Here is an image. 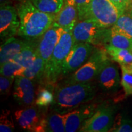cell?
Wrapping results in <instances>:
<instances>
[{
	"label": "cell",
	"instance_id": "obj_19",
	"mask_svg": "<svg viewBox=\"0 0 132 132\" xmlns=\"http://www.w3.org/2000/svg\"><path fill=\"white\" fill-rule=\"evenodd\" d=\"M45 67L46 63L37 52L34 61L30 65L26 67L23 76L29 78L34 83L40 84L44 80Z\"/></svg>",
	"mask_w": 132,
	"mask_h": 132
},
{
	"label": "cell",
	"instance_id": "obj_17",
	"mask_svg": "<svg viewBox=\"0 0 132 132\" xmlns=\"http://www.w3.org/2000/svg\"><path fill=\"white\" fill-rule=\"evenodd\" d=\"M26 40L23 41L15 37L5 40L0 48V64L14 60V57L20 52L25 45Z\"/></svg>",
	"mask_w": 132,
	"mask_h": 132
},
{
	"label": "cell",
	"instance_id": "obj_2",
	"mask_svg": "<svg viewBox=\"0 0 132 132\" xmlns=\"http://www.w3.org/2000/svg\"><path fill=\"white\" fill-rule=\"evenodd\" d=\"M95 83L92 81L62 84L56 86L52 111L65 114L94 98L97 91Z\"/></svg>",
	"mask_w": 132,
	"mask_h": 132
},
{
	"label": "cell",
	"instance_id": "obj_23",
	"mask_svg": "<svg viewBox=\"0 0 132 132\" xmlns=\"http://www.w3.org/2000/svg\"><path fill=\"white\" fill-rule=\"evenodd\" d=\"M104 47L111 60L118 62L120 65L132 63V51L110 45H106Z\"/></svg>",
	"mask_w": 132,
	"mask_h": 132
},
{
	"label": "cell",
	"instance_id": "obj_6",
	"mask_svg": "<svg viewBox=\"0 0 132 132\" xmlns=\"http://www.w3.org/2000/svg\"><path fill=\"white\" fill-rule=\"evenodd\" d=\"M116 109L113 105L103 103L85 120L80 131L81 132H106L113 126Z\"/></svg>",
	"mask_w": 132,
	"mask_h": 132
},
{
	"label": "cell",
	"instance_id": "obj_18",
	"mask_svg": "<svg viewBox=\"0 0 132 132\" xmlns=\"http://www.w3.org/2000/svg\"><path fill=\"white\" fill-rule=\"evenodd\" d=\"M106 45L132 51V40L115 31L111 27L107 28L103 42V47Z\"/></svg>",
	"mask_w": 132,
	"mask_h": 132
},
{
	"label": "cell",
	"instance_id": "obj_29",
	"mask_svg": "<svg viewBox=\"0 0 132 132\" xmlns=\"http://www.w3.org/2000/svg\"><path fill=\"white\" fill-rule=\"evenodd\" d=\"M92 0H75L78 11V20H85Z\"/></svg>",
	"mask_w": 132,
	"mask_h": 132
},
{
	"label": "cell",
	"instance_id": "obj_22",
	"mask_svg": "<svg viewBox=\"0 0 132 132\" xmlns=\"http://www.w3.org/2000/svg\"><path fill=\"white\" fill-rule=\"evenodd\" d=\"M111 28L132 40V8L120 15Z\"/></svg>",
	"mask_w": 132,
	"mask_h": 132
},
{
	"label": "cell",
	"instance_id": "obj_1",
	"mask_svg": "<svg viewBox=\"0 0 132 132\" xmlns=\"http://www.w3.org/2000/svg\"><path fill=\"white\" fill-rule=\"evenodd\" d=\"M20 22L18 36L29 41H37L52 25L56 15L38 9L31 0H23L16 4Z\"/></svg>",
	"mask_w": 132,
	"mask_h": 132
},
{
	"label": "cell",
	"instance_id": "obj_14",
	"mask_svg": "<svg viewBox=\"0 0 132 132\" xmlns=\"http://www.w3.org/2000/svg\"><path fill=\"white\" fill-rule=\"evenodd\" d=\"M14 116L21 128L26 131H34L42 115L36 106H29L16 111Z\"/></svg>",
	"mask_w": 132,
	"mask_h": 132
},
{
	"label": "cell",
	"instance_id": "obj_26",
	"mask_svg": "<svg viewBox=\"0 0 132 132\" xmlns=\"http://www.w3.org/2000/svg\"><path fill=\"white\" fill-rule=\"evenodd\" d=\"M122 78L120 85L126 95H132V63L120 65Z\"/></svg>",
	"mask_w": 132,
	"mask_h": 132
},
{
	"label": "cell",
	"instance_id": "obj_20",
	"mask_svg": "<svg viewBox=\"0 0 132 132\" xmlns=\"http://www.w3.org/2000/svg\"><path fill=\"white\" fill-rule=\"evenodd\" d=\"M39 40H26L25 45L15 57L14 61L24 67L32 63L37 53V45Z\"/></svg>",
	"mask_w": 132,
	"mask_h": 132
},
{
	"label": "cell",
	"instance_id": "obj_13",
	"mask_svg": "<svg viewBox=\"0 0 132 132\" xmlns=\"http://www.w3.org/2000/svg\"><path fill=\"white\" fill-rule=\"evenodd\" d=\"M78 20V11L75 0H64L62 8L56 15L54 22L64 31H72Z\"/></svg>",
	"mask_w": 132,
	"mask_h": 132
},
{
	"label": "cell",
	"instance_id": "obj_3",
	"mask_svg": "<svg viewBox=\"0 0 132 132\" xmlns=\"http://www.w3.org/2000/svg\"><path fill=\"white\" fill-rule=\"evenodd\" d=\"M111 59L103 46L95 47L87 61L64 81V84L92 81L98 77L105 66L111 63Z\"/></svg>",
	"mask_w": 132,
	"mask_h": 132
},
{
	"label": "cell",
	"instance_id": "obj_25",
	"mask_svg": "<svg viewBox=\"0 0 132 132\" xmlns=\"http://www.w3.org/2000/svg\"><path fill=\"white\" fill-rule=\"evenodd\" d=\"M26 67H23L14 60L10 61L1 65V75L15 78L19 76H23Z\"/></svg>",
	"mask_w": 132,
	"mask_h": 132
},
{
	"label": "cell",
	"instance_id": "obj_9",
	"mask_svg": "<svg viewBox=\"0 0 132 132\" xmlns=\"http://www.w3.org/2000/svg\"><path fill=\"white\" fill-rule=\"evenodd\" d=\"M20 19L16 7L9 4L0 8V38L4 42L9 38L18 35Z\"/></svg>",
	"mask_w": 132,
	"mask_h": 132
},
{
	"label": "cell",
	"instance_id": "obj_15",
	"mask_svg": "<svg viewBox=\"0 0 132 132\" xmlns=\"http://www.w3.org/2000/svg\"><path fill=\"white\" fill-rule=\"evenodd\" d=\"M99 86L105 92H115L121 82L118 67L111 62L103 69L98 76Z\"/></svg>",
	"mask_w": 132,
	"mask_h": 132
},
{
	"label": "cell",
	"instance_id": "obj_12",
	"mask_svg": "<svg viewBox=\"0 0 132 132\" xmlns=\"http://www.w3.org/2000/svg\"><path fill=\"white\" fill-rule=\"evenodd\" d=\"M13 96L20 105L29 106L34 104L35 101L34 82L24 76L16 77L14 81Z\"/></svg>",
	"mask_w": 132,
	"mask_h": 132
},
{
	"label": "cell",
	"instance_id": "obj_33",
	"mask_svg": "<svg viewBox=\"0 0 132 132\" xmlns=\"http://www.w3.org/2000/svg\"><path fill=\"white\" fill-rule=\"evenodd\" d=\"M19 1H23V0H19Z\"/></svg>",
	"mask_w": 132,
	"mask_h": 132
},
{
	"label": "cell",
	"instance_id": "obj_8",
	"mask_svg": "<svg viewBox=\"0 0 132 132\" xmlns=\"http://www.w3.org/2000/svg\"><path fill=\"white\" fill-rule=\"evenodd\" d=\"M95 47L89 43H75L64 61L61 75H68L78 70L89 58Z\"/></svg>",
	"mask_w": 132,
	"mask_h": 132
},
{
	"label": "cell",
	"instance_id": "obj_31",
	"mask_svg": "<svg viewBox=\"0 0 132 132\" xmlns=\"http://www.w3.org/2000/svg\"><path fill=\"white\" fill-rule=\"evenodd\" d=\"M116 7L120 14L130 11L132 8V0H110Z\"/></svg>",
	"mask_w": 132,
	"mask_h": 132
},
{
	"label": "cell",
	"instance_id": "obj_7",
	"mask_svg": "<svg viewBox=\"0 0 132 132\" xmlns=\"http://www.w3.org/2000/svg\"><path fill=\"white\" fill-rule=\"evenodd\" d=\"M106 29L91 19L78 20L72 29L75 44L86 42L95 47L103 46Z\"/></svg>",
	"mask_w": 132,
	"mask_h": 132
},
{
	"label": "cell",
	"instance_id": "obj_30",
	"mask_svg": "<svg viewBox=\"0 0 132 132\" xmlns=\"http://www.w3.org/2000/svg\"><path fill=\"white\" fill-rule=\"evenodd\" d=\"M14 78L1 75L0 77V92L1 95H8L11 91Z\"/></svg>",
	"mask_w": 132,
	"mask_h": 132
},
{
	"label": "cell",
	"instance_id": "obj_5",
	"mask_svg": "<svg viewBox=\"0 0 132 132\" xmlns=\"http://www.w3.org/2000/svg\"><path fill=\"white\" fill-rule=\"evenodd\" d=\"M120 15L110 0H92L86 19H91L101 27L109 28L116 23Z\"/></svg>",
	"mask_w": 132,
	"mask_h": 132
},
{
	"label": "cell",
	"instance_id": "obj_32",
	"mask_svg": "<svg viewBox=\"0 0 132 132\" xmlns=\"http://www.w3.org/2000/svg\"><path fill=\"white\" fill-rule=\"evenodd\" d=\"M11 0H0V4L1 6H5V5H8L11 2Z\"/></svg>",
	"mask_w": 132,
	"mask_h": 132
},
{
	"label": "cell",
	"instance_id": "obj_11",
	"mask_svg": "<svg viewBox=\"0 0 132 132\" xmlns=\"http://www.w3.org/2000/svg\"><path fill=\"white\" fill-rule=\"evenodd\" d=\"M98 106L96 103H86V105L83 104L78 108L65 113V131H80L85 120L94 113Z\"/></svg>",
	"mask_w": 132,
	"mask_h": 132
},
{
	"label": "cell",
	"instance_id": "obj_21",
	"mask_svg": "<svg viewBox=\"0 0 132 132\" xmlns=\"http://www.w3.org/2000/svg\"><path fill=\"white\" fill-rule=\"evenodd\" d=\"M54 85L42 82L40 84L36 92V97L34 104L35 105L44 108L51 105L54 100Z\"/></svg>",
	"mask_w": 132,
	"mask_h": 132
},
{
	"label": "cell",
	"instance_id": "obj_4",
	"mask_svg": "<svg viewBox=\"0 0 132 132\" xmlns=\"http://www.w3.org/2000/svg\"><path fill=\"white\" fill-rule=\"evenodd\" d=\"M74 44L72 30L64 31L46 64L45 75L42 82L55 85L57 79L62 75L64 61Z\"/></svg>",
	"mask_w": 132,
	"mask_h": 132
},
{
	"label": "cell",
	"instance_id": "obj_24",
	"mask_svg": "<svg viewBox=\"0 0 132 132\" xmlns=\"http://www.w3.org/2000/svg\"><path fill=\"white\" fill-rule=\"evenodd\" d=\"M32 4L42 12L56 15L64 4V0H31Z\"/></svg>",
	"mask_w": 132,
	"mask_h": 132
},
{
	"label": "cell",
	"instance_id": "obj_28",
	"mask_svg": "<svg viewBox=\"0 0 132 132\" xmlns=\"http://www.w3.org/2000/svg\"><path fill=\"white\" fill-rule=\"evenodd\" d=\"M15 130V125L11 112L8 110H3L0 117V131L12 132Z\"/></svg>",
	"mask_w": 132,
	"mask_h": 132
},
{
	"label": "cell",
	"instance_id": "obj_27",
	"mask_svg": "<svg viewBox=\"0 0 132 132\" xmlns=\"http://www.w3.org/2000/svg\"><path fill=\"white\" fill-rule=\"evenodd\" d=\"M110 131L132 132V122L118 116L114 118L113 126Z\"/></svg>",
	"mask_w": 132,
	"mask_h": 132
},
{
	"label": "cell",
	"instance_id": "obj_10",
	"mask_svg": "<svg viewBox=\"0 0 132 132\" xmlns=\"http://www.w3.org/2000/svg\"><path fill=\"white\" fill-rule=\"evenodd\" d=\"M64 31V29L62 27L54 22L39 40L37 52L46 64L50 58Z\"/></svg>",
	"mask_w": 132,
	"mask_h": 132
},
{
	"label": "cell",
	"instance_id": "obj_16",
	"mask_svg": "<svg viewBox=\"0 0 132 132\" xmlns=\"http://www.w3.org/2000/svg\"><path fill=\"white\" fill-rule=\"evenodd\" d=\"M65 114L52 111V113L42 115L40 122L36 128L35 132H64Z\"/></svg>",
	"mask_w": 132,
	"mask_h": 132
}]
</instances>
